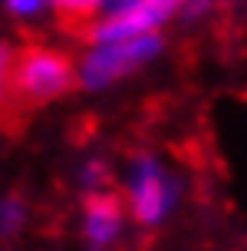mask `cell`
<instances>
[{
    "label": "cell",
    "instance_id": "1",
    "mask_svg": "<svg viewBox=\"0 0 247 251\" xmlns=\"http://www.w3.org/2000/svg\"><path fill=\"white\" fill-rule=\"evenodd\" d=\"M115 185H119L132 225L142 231L165 228L185 201L181 172L155 149H135L132 155H125Z\"/></svg>",
    "mask_w": 247,
    "mask_h": 251
},
{
    "label": "cell",
    "instance_id": "2",
    "mask_svg": "<svg viewBox=\"0 0 247 251\" xmlns=\"http://www.w3.org/2000/svg\"><path fill=\"white\" fill-rule=\"evenodd\" d=\"M161 53H165L161 33L109 40V43H86V50L76 60V86L86 93H106L115 83L152 66Z\"/></svg>",
    "mask_w": 247,
    "mask_h": 251
},
{
    "label": "cell",
    "instance_id": "3",
    "mask_svg": "<svg viewBox=\"0 0 247 251\" xmlns=\"http://www.w3.org/2000/svg\"><path fill=\"white\" fill-rule=\"evenodd\" d=\"M76 86V60L56 47L33 43L26 50H17L13 66V102L20 109H37L63 100Z\"/></svg>",
    "mask_w": 247,
    "mask_h": 251
},
{
    "label": "cell",
    "instance_id": "4",
    "mask_svg": "<svg viewBox=\"0 0 247 251\" xmlns=\"http://www.w3.org/2000/svg\"><path fill=\"white\" fill-rule=\"evenodd\" d=\"M132 225V218L125 212V201L119 192H102L92 199H83L79 212V231L86 245L96 248H115L125 238V228Z\"/></svg>",
    "mask_w": 247,
    "mask_h": 251
},
{
    "label": "cell",
    "instance_id": "5",
    "mask_svg": "<svg viewBox=\"0 0 247 251\" xmlns=\"http://www.w3.org/2000/svg\"><path fill=\"white\" fill-rule=\"evenodd\" d=\"M112 169L106 159H99V155H89L83 162L76 165V188L83 192V199H92V195H102V192H112Z\"/></svg>",
    "mask_w": 247,
    "mask_h": 251
},
{
    "label": "cell",
    "instance_id": "6",
    "mask_svg": "<svg viewBox=\"0 0 247 251\" xmlns=\"http://www.w3.org/2000/svg\"><path fill=\"white\" fill-rule=\"evenodd\" d=\"M30 222V205L20 195H0V241H13Z\"/></svg>",
    "mask_w": 247,
    "mask_h": 251
},
{
    "label": "cell",
    "instance_id": "7",
    "mask_svg": "<svg viewBox=\"0 0 247 251\" xmlns=\"http://www.w3.org/2000/svg\"><path fill=\"white\" fill-rule=\"evenodd\" d=\"M13 66H17V50L0 40V109L13 102Z\"/></svg>",
    "mask_w": 247,
    "mask_h": 251
},
{
    "label": "cell",
    "instance_id": "8",
    "mask_svg": "<svg viewBox=\"0 0 247 251\" xmlns=\"http://www.w3.org/2000/svg\"><path fill=\"white\" fill-rule=\"evenodd\" d=\"M145 0H96V17H92V24L96 20H119V17H129V13H135Z\"/></svg>",
    "mask_w": 247,
    "mask_h": 251
},
{
    "label": "cell",
    "instance_id": "9",
    "mask_svg": "<svg viewBox=\"0 0 247 251\" xmlns=\"http://www.w3.org/2000/svg\"><path fill=\"white\" fill-rule=\"evenodd\" d=\"M221 7V0H185L181 3V24H188V26H198V24H204L211 13Z\"/></svg>",
    "mask_w": 247,
    "mask_h": 251
},
{
    "label": "cell",
    "instance_id": "10",
    "mask_svg": "<svg viewBox=\"0 0 247 251\" xmlns=\"http://www.w3.org/2000/svg\"><path fill=\"white\" fill-rule=\"evenodd\" d=\"M3 3H7L10 17L23 20V24H30V20H40V17L49 10V0H3Z\"/></svg>",
    "mask_w": 247,
    "mask_h": 251
},
{
    "label": "cell",
    "instance_id": "11",
    "mask_svg": "<svg viewBox=\"0 0 247 251\" xmlns=\"http://www.w3.org/2000/svg\"><path fill=\"white\" fill-rule=\"evenodd\" d=\"M86 251H115V248H96V245H86Z\"/></svg>",
    "mask_w": 247,
    "mask_h": 251
}]
</instances>
